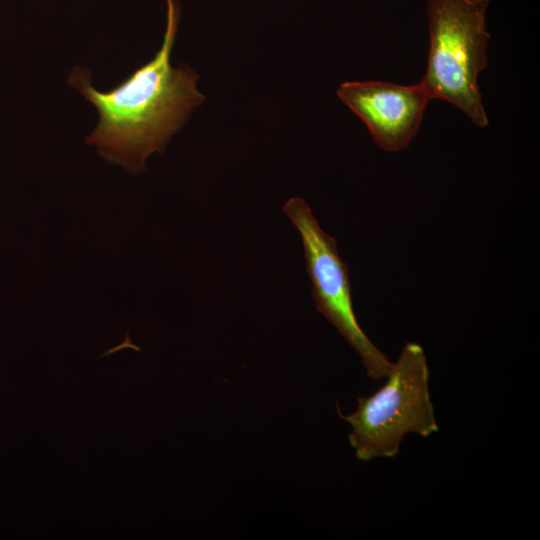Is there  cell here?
<instances>
[{"instance_id": "obj_1", "label": "cell", "mask_w": 540, "mask_h": 540, "mask_svg": "<svg viewBox=\"0 0 540 540\" xmlns=\"http://www.w3.org/2000/svg\"><path fill=\"white\" fill-rule=\"evenodd\" d=\"M167 24L161 48L146 64L109 91L91 84L88 69H72L68 84L77 88L99 112V122L85 138L97 145L110 164L133 173L145 171V159L161 152L185 123L191 111L204 102L196 88L199 76L187 65L170 62L180 20L178 0H166Z\"/></svg>"}, {"instance_id": "obj_2", "label": "cell", "mask_w": 540, "mask_h": 540, "mask_svg": "<svg viewBox=\"0 0 540 540\" xmlns=\"http://www.w3.org/2000/svg\"><path fill=\"white\" fill-rule=\"evenodd\" d=\"M488 6L489 0H427L429 51L420 81L431 100L454 105L480 128L489 124L478 83L488 65Z\"/></svg>"}, {"instance_id": "obj_3", "label": "cell", "mask_w": 540, "mask_h": 540, "mask_svg": "<svg viewBox=\"0 0 540 540\" xmlns=\"http://www.w3.org/2000/svg\"><path fill=\"white\" fill-rule=\"evenodd\" d=\"M384 379L372 395L357 398L351 414H340L351 426L349 443L362 461L393 458L406 435L428 437L439 430L427 358L418 343L405 344Z\"/></svg>"}, {"instance_id": "obj_4", "label": "cell", "mask_w": 540, "mask_h": 540, "mask_svg": "<svg viewBox=\"0 0 540 540\" xmlns=\"http://www.w3.org/2000/svg\"><path fill=\"white\" fill-rule=\"evenodd\" d=\"M283 210L301 236L317 310L358 353L367 375L374 380L384 379L393 362L374 345L358 323L349 270L340 258L335 239L323 231L303 199L290 198Z\"/></svg>"}, {"instance_id": "obj_5", "label": "cell", "mask_w": 540, "mask_h": 540, "mask_svg": "<svg viewBox=\"0 0 540 540\" xmlns=\"http://www.w3.org/2000/svg\"><path fill=\"white\" fill-rule=\"evenodd\" d=\"M337 95L362 120L375 144L387 152L401 151L411 143L431 100L421 82H344Z\"/></svg>"}, {"instance_id": "obj_6", "label": "cell", "mask_w": 540, "mask_h": 540, "mask_svg": "<svg viewBox=\"0 0 540 540\" xmlns=\"http://www.w3.org/2000/svg\"><path fill=\"white\" fill-rule=\"evenodd\" d=\"M123 347H132V348H134V349H136V350H140V348L134 346V345L130 342V339H129L128 334H127V338H126V341H125L124 343H122V344H121L120 346H118V347H115V348H113V349L107 351L106 353L102 354L101 356H104V355L113 353V352H115L116 350H118V349H120V348H123Z\"/></svg>"}]
</instances>
